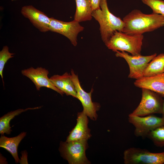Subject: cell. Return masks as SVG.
Here are the masks:
<instances>
[{
  "label": "cell",
  "instance_id": "obj_20",
  "mask_svg": "<svg viewBox=\"0 0 164 164\" xmlns=\"http://www.w3.org/2000/svg\"><path fill=\"white\" fill-rule=\"evenodd\" d=\"M144 4L149 6L152 13L164 16V1L161 0H142Z\"/></svg>",
  "mask_w": 164,
  "mask_h": 164
},
{
  "label": "cell",
  "instance_id": "obj_11",
  "mask_svg": "<svg viewBox=\"0 0 164 164\" xmlns=\"http://www.w3.org/2000/svg\"><path fill=\"white\" fill-rule=\"evenodd\" d=\"M21 73L33 82L38 91L42 87H46L56 91L62 95L64 94L52 83L48 77L49 72L45 68L39 67L34 68L31 67L22 70Z\"/></svg>",
  "mask_w": 164,
  "mask_h": 164
},
{
  "label": "cell",
  "instance_id": "obj_18",
  "mask_svg": "<svg viewBox=\"0 0 164 164\" xmlns=\"http://www.w3.org/2000/svg\"><path fill=\"white\" fill-rule=\"evenodd\" d=\"M42 106L33 108H28L25 109H19L11 111L4 115L0 118V133L2 135L4 133L10 134L12 130L10 125L11 121L15 116L29 110L37 109L41 108Z\"/></svg>",
  "mask_w": 164,
  "mask_h": 164
},
{
  "label": "cell",
  "instance_id": "obj_26",
  "mask_svg": "<svg viewBox=\"0 0 164 164\" xmlns=\"http://www.w3.org/2000/svg\"></svg>",
  "mask_w": 164,
  "mask_h": 164
},
{
  "label": "cell",
  "instance_id": "obj_5",
  "mask_svg": "<svg viewBox=\"0 0 164 164\" xmlns=\"http://www.w3.org/2000/svg\"><path fill=\"white\" fill-rule=\"evenodd\" d=\"M87 140L81 139L69 142H61L59 151L63 157L70 164L90 163L85 154Z\"/></svg>",
  "mask_w": 164,
  "mask_h": 164
},
{
  "label": "cell",
  "instance_id": "obj_7",
  "mask_svg": "<svg viewBox=\"0 0 164 164\" xmlns=\"http://www.w3.org/2000/svg\"><path fill=\"white\" fill-rule=\"evenodd\" d=\"M128 119V122L135 127L134 134L137 137L146 138L151 131L159 126L164 125V119L162 118L153 114L140 116L130 114Z\"/></svg>",
  "mask_w": 164,
  "mask_h": 164
},
{
  "label": "cell",
  "instance_id": "obj_6",
  "mask_svg": "<svg viewBox=\"0 0 164 164\" xmlns=\"http://www.w3.org/2000/svg\"><path fill=\"white\" fill-rule=\"evenodd\" d=\"M125 164H163L164 152L153 153L139 148L131 147L123 153Z\"/></svg>",
  "mask_w": 164,
  "mask_h": 164
},
{
  "label": "cell",
  "instance_id": "obj_3",
  "mask_svg": "<svg viewBox=\"0 0 164 164\" xmlns=\"http://www.w3.org/2000/svg\"><path fill=\"white\" fill-rule=\"evenodd\" d=\"M142 34L131 35L116 31L105 45L109 49L128 52L132 55L141 54Z\"/></svg>",
  "mask_w": 164,
  "mask_h": 164
},
{
  "label": "cell",
  "instance_id": "obj_1",
  "mask_svg": "<svg viewBox=\"0 0 164 164\" xmlns=\"http://www.w3.org/2000/svg\"><path fill=\"white\" fill-rule=\"evenodd\" d=\"M123 20L125 26L122 32L131 35H139L164 26V16L152 13L146 14L135 9L125 15Z\"/></svg>",
  "mask_w": 164,
  "mask_h": 164
},
{
  "label": "cell",
  "instance_id": "obj_10",
  "mask_svg": "<svg viewBox=\"0 0 164 164\" xmlns=\"http://www.w3.org/2000/svg\"><path fill=\"white\" fill-rule=\"evenodd\" d=\"M70 74L77 93V99L80 101L83 106V111L91 119L96 120L97 118L96 112L99 106L98 104L92 101L91 94L93 90L89 93L85 91L80 85L78 76L73 70L71 71Z\"/></svg>",
  "mask_w": 164,
  "mask_h": 164
},
{
  "label": "cell",
  "instance_id": "obj_9",
  "mask_svg": "<svg viewBox=\"0 0 164 164\" xmlns=\"http://www.w3.org/2000/svg\"><path fill=\"white\" fill-rule=\"evenodd\" d=\"M79 23L74 20L69 22H65L51 18L49 30L65 36L75 46L77 44V35L84 29V27Z\"/></svg>",
  "mask_w": 164,
  "mask_h": 164
},
{
  "label": "cell",
  "instance_id": "obj_17",
  "mask_svg": "<svg viewBox=\"0 0 164 164\" xmlns=\"http://www.w3.org/2000/svg\"><path fill=\"white\" fill-rule=\"evenodd\" d=\"M164 72V53L156 55L147 64L143 72V77L156 75Z\"/></svg>",
  "mask_w": 164,
  "mask_h": 164
},
{
  "label": "cell",
  "instance_id": "obj_19",
  "mask_svg": "<svg viewBox=\"0 0 164 164\" xmlns=\"http://www.w3.org/2000/svg\"><path fill=\"white\" fill-rule=\"evenodd\" d=\"M146 138L151 140L158 147L164 146V125L159 126L151 131Z\"/></svg>",
  "mask_w": 164,
  "mask_h": 164
},
{
  "label": "cell",
  "instance_id": "obj_4",
  "mask_svg": "<svg viewBox=\"0 0 164 164\" xmlns=\"http://www.w3.org/2000/svg\"><path fill=\"white\" fill-rule=\"evenodd\" d=\"M141 101L137 107L130 114L144 116L155 114H161L163 97L146 88H142Z\"/></svg>",
  "mask_w": 164,
  "mask_h": 164
},
{
  "label": "cell",
  "instance_id": "obj_25",
  "mask_svg": "<svg viewBox=\"0 0 164 164\" xmlns=\"http://www.w3.org/2000/svg\"><path fill=\"white\" fill-rule=\"evenodd\" d=\"M162 117L164 119V96L163 97V101L162 104Z\"/></svg>",
  "mask_w": 164,
  "mask_h": 164
},
{
  "label": "cell",
  "instance_id": "obj_16",
  "mask_svg": "<svg viewBox=\"0 0 164 164\" xmlns=\"http://www.w3.org/2000/svg\"><path fill=\"white\" fill-rule=\"evenodd\" d=\"M76 5L74 20L80 22L91 20L93 11L89 0H75Z\"/></svg>",
  "mask_w": 164,
  "mask_h": 164
},
{
  "label": "cell",
  "instance_id": "obj_22",
  "mask_svg": "<svg viewBox=\"0 0 164 164\" xmlns=\"http://www.w3.org/2000/svg\"><path fill=\"white\" fill-rule=\"evenodd\" d=\"M70 74L66 72L61 75H54L50 78L54 86L59 90L63 92L66 80Z\"/></svg>",
  "mask_w": 164,
  "mask_h": 164
},
{
  "label": "cell",
  "instance_id": "obj_8",
  "mask_svg": "<svg viewBox=\"0 0 164 164\" xmlns=\"http://www.w3.org/2000/svg\"><path fill=\"white\" fill-rule=\"evenodd\" d=\"M115 52L117 57L124 58L128 63L129 69L128 77L136 80L143 77V72L147 65L157 55L156 53L146 56L141 54L130 55L125 51Z\"/></svg>",
  "mask_w": 164,
  "mask_h": 164
},
{
  "label": "cell",
  "instance_id": "obj_15",
  "mask_svg": "<svg viewBox=\"0 0 164 164\" xmlns=\"http://www.w3.org/2000/svg\"><path fill=\"white\" fill-rule=\"evenodd\" d=\"M26 134V132H23L17 136L13 137L8 138L3 135L0 138V147L10 152L16 163H19L20 161L18 154V147Z\"/></svg>",
  "mask_w": 164,
  "mask_h": 164
},
{
  "label": "cell",
  "instance_id": "obj_21",
  "mask_svg": "<svg viewBox=\"0 0 164 164\" xmlns=\"http://www.w3.org/2000/svg\"><path fill=\"white\" fill-rule=\"evenodd\" d=\"M14 53H10L7 46H3L0 52V75L2 78L3 85V72L5 65L9 59L14 57Z\"/></svg>",
  "mask_w": 164,
  "mask_h": 164
},
{
  "label": "cell",
  "instance_id": "obj_24",
  "mask_svg": "<svg viewBox=\"0 0 164 164\" xmlns=\"http://www.w3.org/2000/svg\"><path fill=\"white\" fill-rule=\"evenodd\" d=\"M101 0H89L93 10L100 8V2Z\"/></svg>",
  "mask_w": 164,
  "mask_h": 164
},
{
  "label": "cell",
  "instance_id": "obj_13",
  "mask_svg": "<svg viewBox=\"0 0 164 164\" xmlns=\"http://www.w3.org/2000/svg\"><path fill=\"white\" fill-rule=\"evenodd\" d=\"M77 117L76 125L70 132L66 142L84 139L88 140L91 136L90 130L88 127L87 116L83 111L78 113Z\"/></svg>",
  "mask_w": 164,
  "mask_h": 164
},
{
  "label": "cell",
  "instance_id": "obj_2",
  "mask_svg": "<svg viewBox=\"0 0 164 164\" xmlns=\"http://www.w3.org/2000/svg\"><path fill=\"white\" fill-rule=\"evenodd\" d=\"M100 5L101 9L93 10L92 15L99 24L101 38L106 44L115 31L122 32L125 23L110 12L107 0H101Z\"/></svg>",
  "mask_w": 164,
  "mask_h": 164
},
{
  "label": "cell",
  "instance_id": "obj_12",
  "mask_svg": "<svg viewBox=\"0 0 164 164\" xmlns=\"http://www.w3.org/2000/svg\"><path fill=\"white\" fill-rule=\"evenodd\" d=\"M21 12L23 16L28 19L33 25L40 31L45 32L50 31V18L44 13L32 5L23 7Z\"/></svg>",
  "mask_w": 164,
  "mask_h": 164
},
{
  "label": "cell",
  "instance_id": "obj_14",
  "mask_svg": "<svg viewBox=\"0 0 164 164\" xmlns=\"http://www.w3.org/2000/svg\"><path fill=\"white\" fill-rule=\"evenodd\" d=\"M136 87L146 88L164 96V72L154 76L143 77L134 82Z\"/></svg>",
  "mask_w": 164,
  "mask_h": 164
},
{
  "label": "cell",
  "instance_id": "obj_23",
  "mask_svg": "<svg viewBox=\"0 0 164 164\" xmlns=\"http://www.w3.org/2000/svg\"><path fill=\"white\" fill-rule=\"evenodd\" d=\"M63 92L67 95H71L77 99V93L72 80L71 74L68 77L66 80Z\"/></svg>",
  "mask_w": 164,
  "mask_h": 164
}]
</instances>
